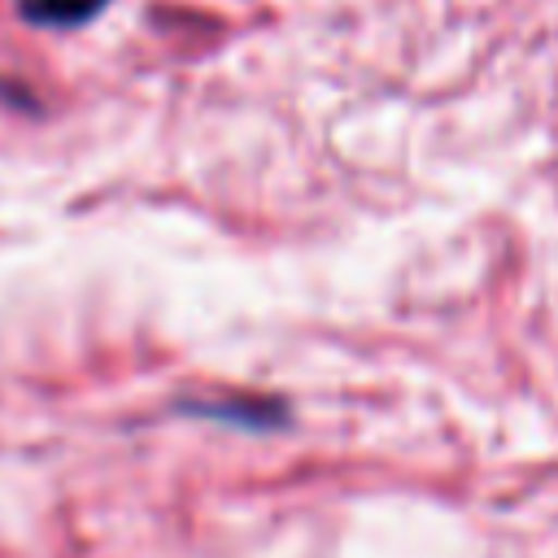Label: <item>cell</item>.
<instances>
[{
    "label": "cell",
    "mask_w": 558,
    "mask_h": 558,
    "mask_svg": "<svg viewBox=\"0 0 558 558\" xmlns=\"http://www.w3.org/2000/svg\"><path fill=\"white\" fill-rule=\"evenodd\" d=\"M109 0H17V13L31 26H83L92 22Z\"/></svg>",
    "instance_id": "obj_1"
},
{
    "label": "cell",
    "mask_w": 558,
    "mask_h": 558,
    "mask_svg": "<svg viewBox=\"0 0 558 558\" xmlns=\"http://www.w3.org/2000/svg\"><path fill=\"white\" fill-rule=\"evenodd\" d=\"M192 410H201V414H209V418H227V423H244V427H275V423H283V405H275V401H231V405H192Z\"/></svg>",
    "instance_id": "obj_2"
}]
</instances>
